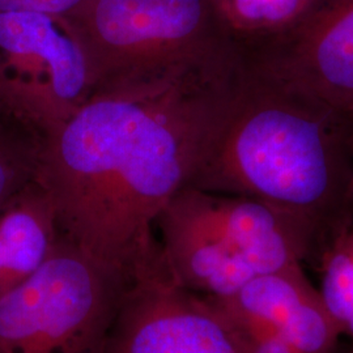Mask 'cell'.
<instances>
[{"label": "cell", "instance_id": "obj_12", "mask_svg": "<svg viewBox=\"0 0 353 353\" xmlns=\"http://www.w3.org/2000/svg\"><path fill=\"white\" fill-rule=\"evenodd\" d=\"M234 43L281 32L316 0H212Z\"/></svg>", "mask_w": 353, "mask_h": 353}, {"label": "cell", "instance_id": "obj_10", "mask_svg": "<svg viewBox=\"0 0 353 353\" xmlns=\"http://www.w3.org/2000/svg\"><path fill=\"white\" fill-rule=\"evenodd\" d=\"M59 239L54 205L34 178L0 205V296L33 275Z\"/></svg>", "mask_w": 353, "mask_h": 353}, {"label": "cell", "instance_id": "obj_4", "mask_svg": "<svg viewBox=\"0 0 353 353\" xmlns=\"http://www.w3.org/2000/svg\"><path fill=\"white\" fill-rule=\"evenodd\" d=\"M67 17L87 52L94 88L228 63L237 55L212 0H87Z\"/></svg>", "mask_w": 353, "mask_h": 353}, {"label": "cell", "instance_id": "obj_17", "mask_svg": "<svg viewBox=\"0 0 353 353\" xmlns=\"http://www.w3.org/2000/svg\"><path fill=\"white\" fill-rule=\"evenodd\" d=\"M351 353H353V348H352V351H351Z\"/></svg>", "mask_w": 353, "mask_h": 353}, {"label": "cell", "instance_id": "obj_18", "mask_svg": "<svg viewBox=\"0 0 353 353\" xmlns=\"http://www.w3.org/2000/svg\"><path fill=\"white\" fill-rule=\"evenodd\" d=\"M0 353H1V352H0Z\"/></svg>", "mask_w": 353, "mask_h": 353}, {"label": "cell", "instance_id": "obj_3", "mask_svg": "<svg viewBox=\"0 0 353 353\" xmlns=\"http://www.w3.org/2000/svg\"><path fill=\"white\" fill-rule=\"evenodd\" d=\"M169 271L186 290L225 299L252 279L316 259L303 220L265 202L188 186L156 220Z\"/></svg>", "mask_w": 353, "mask_h": 353}, {"label": "cell", "instance_id": "obj_8", "mask_svg": "<svg viewBox=\"0 0 353 353\" xmlns=\"http://www.w3.org/2000/svg\"><path fill=\"white\" fill-rule=\"evenodd\" d=\"M236 46L249 68L353 114V0H316L293 26Z\"/></svg>", "mask_w": 353, "mask_h": 353}, {"label": "cell", "instance_id": "obj_16", "mask_svg": "<svg viewBox=\"0 0 353 353\" xmlns=\"http://www.w3.org/2000/svg\"><path fill=\"white\" fill-rule=\"evenodd\" d=\"M345 221L353 223V126H352V176L350 182V189L347 195V204H345ZM344 221V223H345Z\"/></svg>", "mask_w": 353, "mask_h": 353}, {"label": "cell", "instance_id": "obj_7", "mask_svg": "<svg viewBox=\"0 0 353 353\" xmlns=\"http://www.w3.org/2000/svg\"><path fill=\"white\" fill-rule=\"evenodd\" d=\"M101 353H246L208 299L183 288L159 239L140 252Z\"/></svg>", "mask_w": 353, "mask_h": 353}, {"label": "cell", "instance_id": "obj_1", "mask_svg": "<svg viewBox=\"0 0 353 353\" xmlns=\"http://www.w3.org/2000/svg\"><path fill=\"white\" fill-rule=\"evenodd\" d=\"M236 65L93 89L39 151L36 179L54 205L61 239L132 265L156 240L159 214L195 176Z\"/></svg>", "mask_w": 353, "mask_h": 353}, {"label": "cell", "instance_id": "obj_9", "mask_svg": "<svg viewBox=\"0 0 353 353\" xmlns=\"http://www.w3.org/2000/svg\"><path fill=\"white\" fill-rule=\"evenodd\" d=\"M210 300L276 330L299 353H334L343 335L303 265L258 276L229 297Z\"/></svg>", "mask_w": 353, "mask_h": 353}, {"label": "cell", "instance_id": "obj_2", "mask_svg": "<svg viewBox=\"0 0 353 353\" xmlns=\"http://www.w3.org/2000/svg\"><path fill=\"white\" fill-rule=\"evenodd\" d=\"M352 126L353 114L262 75L239 57L189 186L292 214L316 230L322 250L345 221Z\"/></svg>", "mask_w": 353, "mask_h": 353}, {"label": "cell", "instance_id": "obj_13", "mask_svg": "<svg viewBox=\"0 0 353 353\" xmlns=\"http://www.w3.org/2000/svg\"><path fill=\"white\" fill-rule=\"evenodd\" d=\"M39 151L34 140L0 121V205L36 178Z\"/></svg>", "mask_w": 353, "mask_h": 353}, {"label": "cell", "instance_id": "obj_5", "mask_svg": "<svg viewBox=\"0 0 353 353\" xmlns=\"http://www.w3.org/2000/svg\"><path fill=\"white\" fill-rule=\"evenodd\" d=\"M131 265L59 239L33 275L0 296V352L101 353Z\"/></svg>", "mask_w": 353, "mask_h": 353}, {"label": "cell", "instance_id": "obj_11", "mask_svg": "<svg viewBox=\"0 0 353 353\" xmlns=\"http://www.w3.org/2000/svg\"><path fill=\"white\" fill-rule=\"evenodd\" d=\"M319 293L343 334L353 341V223L345 221L328 239L316 258Z\"/></svg>", "mask_w": 353, "mask_h": 353}, {"label": "cell", "instance_id": "obj_6", "mask_svg": "<svg viewBox=\"0 0 353 353\" xmlns=\"http://www.w3.org/2000/svg\"><path fill=\"white\" fill-rule=\"evenodd\" d=\"M93 89L87 52L67 16L0 13V121L42 147Z\"/></svg>", "mask_w": 353, "mask_h": 353}, {"label": "cell", "instance_id": "obj_15", "mask_svg": "<svg viewBox=\"0 0 353 353\" xmlns=\"http://www.w3.org/2000/svg\"><path fill=\"white\" fill-rule=\"evenodd\" d=\"M87 0H0V13L37 12L70 16Z\"/></svg>", "mask_w": 353, "mask_h": 353}, {"label": "cell", "instance_id": "obj_14", "mask_svg": "<svg viewBox=\"0 0 353 353\" xmlns=\"http://www.w3.org/2000/svg\"><path fill=\"white\" fill-rule=\"evenodd\" d=\"M211 303L225 316L246 353H299L276 330L249 316L224 309L214 301Z\"/></svg>", "mask_w": 353, "mask_h": 353}]
</instances>
